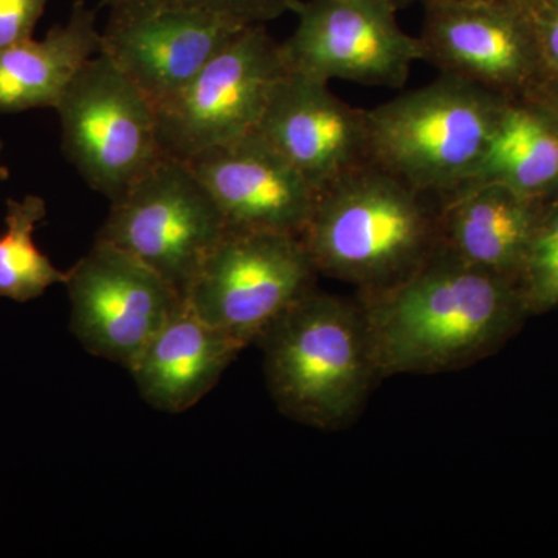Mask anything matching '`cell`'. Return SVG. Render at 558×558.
I'll use <instances>...</instances> for the list:
<instances>
[{
	"label": "cell",
	"mask_w": 558,
	"mask_h": 558,
	"mask_svg": "<svg viewBox=\"0 0 558 558\" xmlns=\"http://www.w3.org/2000/svg\"><path fill=\"white\" fill-rule=\"evenodd\" d=\"M226 231L222 213L189 165L165 156L110 202L97 240L131 253L185 296Z\"/></svg>",
	"instance_id": "cell-8"
},
{
	"label": "cell",
	"mask_w": 558,
	"mask_h": 558,
	"mask_svg": "<svg viewBox=\"0 0 558 558\" xmlns=\"http://www.w3.org/2000/svg\"><path fill=\"white\" fill-rule=\"evenodd\" d=\"M529 315L558 307V199L548 202L519 281Z\"/></svg>",
	"instance_id": "cell-20"
},
{
	"label": "cell",
	"mask_w": 558,
	"mask_h": 558,
	"mask_svg": "<svg viewBox=\"0 0 558 558\" xmlns=\"http://www.w3.org/2000/svg\"><path fill=\"white\" fill-rule=\"evenodd\" d=\"M54 110L65 159L110 202L165 157L156 108L106 54L83 65Z\"/></svg>",
	"instance_id": "cell-5"
},
{
	"label": "cell",
	"mask_w": 558,
	"mask_h": 558,
	"mask_svg": "<svg viewBox=\"0 0 558 558\" xmlns=\"http://www.w3.org/2000/svg\"><path fill=\"white\" fill-rule=\"evenodd\" d=\"M258 341L271 399L284 416L307 427H348L379 380L359 300L315 288Z\"/></svg>",
	"instance_id": "cell-3"
},
{
	"label": "cell",
	"mask_w": 558,
	"mask_h": 558,
	"mask_svg": "<svg viewBox=\"0 0 558 558\" xmlns=\"http://www.w3.org/2000/svg\"><path fill=\"white\" fill-rule=\"evenodd\" d=\"M2 148H3V143H2V140H0V156H2ZM10 178V171L7 170L5 167H3L2 163H0V180H7Z\"/></svg>",
	"instance_id": "cell-26"
},
{
	"label": "cell",
	"mask_w": 558,
	"mask_h": 558,
	"mask_svg": "<svg viewBox=\"0 0 558 558\" xmlns=\"http://www.w3.org/2000/svg\"><path fill=\"white\" fill-rule=\"evenodd\" d=\"M121 2H134V0H101L102 5L106 7ZM143 2L202 11L230 22L236 27H250V25H266L267 22L281 17L282 14L292 13L293 7L300 0H143Z\"/></svg>",
	"instance_id": "cell-21"
},
{
	"label": "cell",
	"mask_w": 558,
	"mask_h": 558,
	"mask_svg": "<svg viewBox=\"0 0 558 558\" xmlns=\"http://www.w3.org/2000/svg\"><path fill=\"white\" fill-rule=\"evenodd\" d=\"M438 215L436 197L373 161L319 191L301 241L318 275L374 292L439 248Z\"/></svg>",
	"instance_id": "cell-2"
},
{
	"label": "cell",
	"mask_w": 558,
	"mask_h": 558,
	"mask_svg": "<svg viewBox=\"0 0 558 558\" xmlns=\"http://www.w3.org/2000/svg\"><path fill=\"white\" fill-rule=\"evenodd\" d=\"M535 100L542 102L543 106L548 108L549 112L556 117L558 121V84L557 83H546L542 89L538 90V94L535 95Z\"/></svg>",
	"instance_id": "cell-24"
},
{
	"label": "cell",
	"mask_w": 558,
	"mask_h": 558,
	"mask_svg": "<svg viewBox=\"0 0 558 558\" xmlns=\"http://www.w3.org/2000/svg\"><path fill=\"white\" fill-rule=\"evenodd\" d=\"M379 379L475 365L499 351L529 315L517 282L439 248L389 288L359 292Z\"/></svg>",
	"instance_id": "cell-1"
},
{
	"label": "cell",
	"mask_w": 558,
	"mask_h": 558,
	"mask_svg": "<svg viewBox=\"0 0 558 558\" xmlns=\"http://www.w3.org/2000/svg\"><path fill=\"white\" fill-rule=\"evenodd\" d=\"M289 72L281 43L264 25L241 28L175 97L156 109L161 153L186 161L252 134Z\"/></svg>",
	"instance_id": "cell-6"
},
{
	"label": "cell",
	"mask_w": 558,
	"mask_h": 558,
	"mask_svg": "<svg viewBox=\"0 0 558 558\" xmlns=\"http://www.w3.org/2000/svg\"><path fill=\"white\" fill-rule=\"evenodd\" d=\"M50 0H0V50L33 38Z\"/></svg>",
	"instance_id": "cell-23"
},
{
	"label": "cell",
	"mask_w": 558,
	"mask_h": 558,
	"mask_svg": "<svg viewBox=\"0 0 558 558\" xmlns=\"http://www.w3.org/2000/svg\"><path fill=\"white\" fill-rule=\"evenodd\" d=\"M529 13L546 81L558 84V0H531Z\"/></svg>",
	"instance_id": "cell-22"
},
{
	"label": "cell",
	"mask_w": 558,
	"mask_h": 558,
	"mask_svg": "<svg viewBox=\"0 0 558 558\" xmlns=\"http://www.w3.org/2000/svg\"><path fill=\"white\" fill-rule=\"evenodd\" d=\"M422 61L506 100L532 98L545 70L526 3L432 0L422 3Z\"/></svg>",
	"instance_id": "cell-9"
},
{
	"label": "cell",
	"mask_w": 558,
	"mask_h": 558,
	"mask_svg": "<svg viewBox=\"0 0 558 558\" xmlns=\"http://www.w3.org/2000/svg\"><path fill=\"white\" fill-rule=\"evenodd\" d=\"M244 27L202 11L159 3L121 2L109 7L101 51L160 108Z\"/></svg>",
	"instance_id": "cell-12"
},
{
	"label": "cell",
	"mask_w": 558,
	"mask_h": 558,
	"mask_svg": "<svg viewBox=\"0 0 558 558\" xmlns=\"http://www.w3.org/2000/svg\"><path fill=\"white\" fill-rule=\"evenodd\" d=\"M70 329L86 351L130 368L183 301L131 253L97 240L65 278Z\"/></svg>",
	"instance_id": "cell-11"
},
{
	"label": "cell",
	"mask_w": 558,
	"mask_h": 558,
	"mask_svg": "<svg viewBox=\"0 0 558 558\" xmlns=\"http://www.w3.org/2000/svg\"><path fill=\"white\" fill-rule=\"evenodd\" d=\"M244 348L204 322L183 300L128 371L150 407L179 414L218 385Z\"/></svg>",
	"instance_id": "cell-16"
},
{
	"label": "cell",
	"mask_w": 558,
	"mask_h": 558,
	"mask_svg": "<svg viewBox=\"0 0 558 558\" xmlns=\"http://www.w3.org/2000/svg\"><path fill=\"white\" fill-rule=\"evenodd\" d=\"M255 132L318 191L373 163L368 110L300 73L281 81Z\"/></svg>",
	"instance_id": "cell-13"
},
{
	"label": "cell",
	"mask_w": 558,
	"mask_h": 558,
	"mask_svg": "<svg viewBox=\"0 0 558 558\" xmlns=\"http://www.w3.org/2000/svg\"><path fill=\"white\" fill-rule=\"evenodd\" d=\"M43 197L28 194L7 201L5 231L0 234V296L27 303L54 284H64L68 271L58 270L35 242V231L46 219Z\"/></svg>",
	"instance_id": "cell-19"
},
{
	"label": "cell",
	"mask_w": 558,
	"mask_h": 558,
	"mask_svg": "<svg viewBox=\"0 0 558 558\" xmlns=\"http://www.w3.org/2000/svg\"><path fill=\"white\" fill-rule=\"evenodd\" d=\"M438 205L444 248L470 266L519 284L548 202L499 183H470L439 197Z\"/></svg>",
	"instance_id": "cell-15"
},
{
	"label": "cell",
	"mask_w": 558,
	"mask_h": 558,
	"mask_svg": "<svg viewBox=\"0 0 558 558\" xmlns=\"http://www.w3.org/2000/svg\"><path fill=\"white\" fill-rule=\"evenodd\" d=\"M295 31L282 40L290 72L400 89L422 61L417 36L380 0H300Z\"/></svg>",
	"instance_id": "cell-10"
},
{
	"label": "cell",
	"mask_w": 558,
	"mask_h": 558,
	"mask_svg": "<svg viewBox=\"0 0 558 558\" xmlns=\"http://www.w3.org/2000/svg\"><path fill=\"white\" fill-rule=\"evenodd\" d=\"M317 277L301 238L227 229L183 300L247 348L315 289Z\"/></svg>",
	"instance_id": "cell-7"
},
{
	"label": "cell",
	"mask_w": 558,
	"mask_h": 558,
	"mask_svg": "<svg viewBox=\"0 0 558 558\" xmlns=\"http://www.w3.org/2000/svg\"><path fill=\"white\" fill-rule=\"evenodd\" d=\"M100 51L97 14L76 0L68 22L43 39L0 50V113L57 108L76 73Z\"/></svg>",
	"instance_id": "cell-17"
},
{
	"label": "cell",
	"mask_w": 558,
	"mask_h": 558,
	"mask_svg": "<svg viewBox=\"0 0 558 558\" xmlns=\"http://www.w3.org/2000/svg\"><path fill=\"white\" fill-rule=\"evenodd\" d=\"M470 183H499L532 199H558L556 117L535 98L506 101L483 160L462 185Z\"/></svg>",
	"instance_id": "cell-18"
},
{
	"label": "cell",
	"mask_w": 558,
	"mask_h": 558,
	"mask_svg": "<svg viewBox=\"0 0 558 558\" xmlns=\"http://www.w3.org/2000/svg\"><path fill=\"white\" fill-rule=\"evenodd\" d=\"M380 2L387 3L392 9L400 11L407 9V7L414 5V3H421V0H380Z\"/></svg>",
	"instance_id": "cell-25"
},
{
	"label": "cell",
	"mask_w": 558,
	"mask_h": 558,
	"mask_svg": "<svg viewBox=\"0 0 558 558\" xmlns=\"http://www.w3.org/2000/svg\"><path fill=\"white\" fill-rule=\"evenodd\" d=\"M218 205L227 229L301 238L319 191L256 132L185 161Z\"/></svg>",
	"instance_id": "cell-14"
},
{
	"label": "cell",
	"mask_w": 558,
	"mask_h": 558,
	"mask_svg": "<svg viewBox=\"0 0 558 558\" xmlns=\"http://www.w3.org/2000/svg\"><path fill=\"white\" fill-rule=\"evenodd\" d=\"M425 2H432V0H421V3H425ZM510 2L526 3V5H529V2H531V0H510Z\"/></svg>",
	"instance_id": "cell-27"
},
{
	"label": "cell",
	"mask_w": 558,
	"mask_h": 558,
	"mask_svg": "<svg viewBox=\"0 0 558 558\" xmlns=\"http://www.w3.org/2000/svg\"><path fill=\"white\" fill-rule=\"evenodd\" d=\"M508 101L439 75L368 110L374 163L428 196H447L478 168Z\"/></svg>",
	"instance_id": "cell-4"
}]
</instances>
